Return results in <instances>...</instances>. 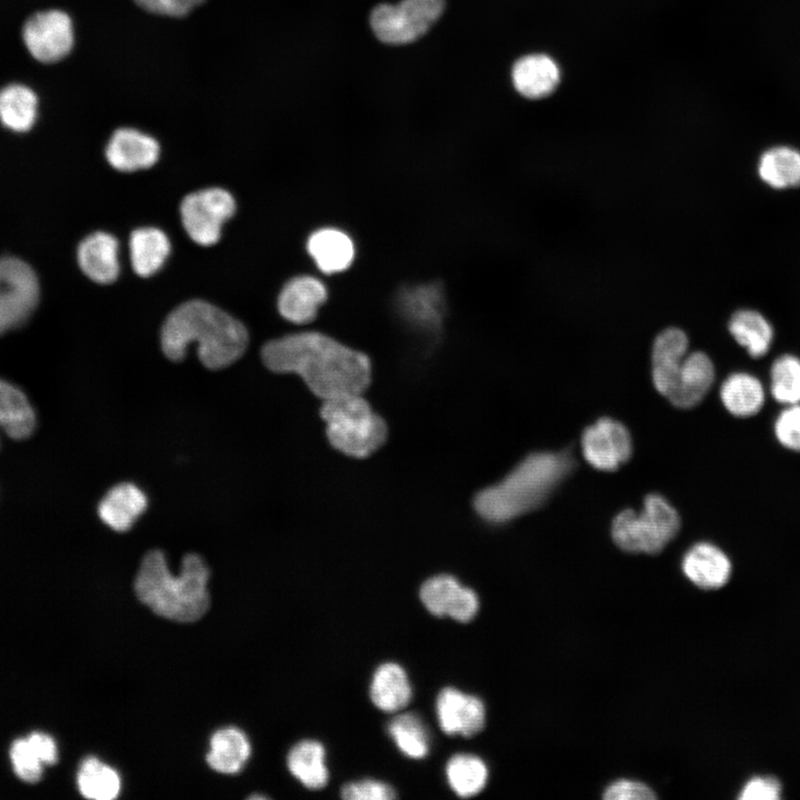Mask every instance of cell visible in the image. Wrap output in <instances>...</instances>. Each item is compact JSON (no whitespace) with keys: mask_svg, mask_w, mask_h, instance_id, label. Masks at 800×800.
I'll return each instance as SVG.
<instances>
[{"mask_svg":"<svg viewBox=\"0 0 800 800\" xmlns=\"http://www.w3.org/2000/svg\"><path fill=\"white\" fill-rule=\"evenodd\" d=\"M234 210L233 197L221 188L190 193L180 206L182 224L189 237L200 246H212L220 239L221 227Z\"/></svg>","mask_w":800,"mask_h":800,"instance_id":"9c48e42d","label":"cell"},{"mask_svg":"<svg viewBox=\"0 0 800 800\" xmlns=\"http://www.w3.org/2000/svg\"><path fill=\"white\" fill-rule=\"evenodd\" d=\"M582 454L593 468L613 471L628 461L632 452L627 428L610 418H601L586 428L581 438Z\"/></svg>","mask_w":800,"mask_h":800,"instance_id":"8fae6325","label":"cell"},{"mask_svg":"<svg viewBox=\"0 0 800 800\" xmlns=\"http://www.w3.org/2000/svg\"><path fill=\"white\" fill-rule=\"evenodd\" d=\"M77 258L82 272L97 283L108 284L118 278V241L110 233L97 231L86 237Z\"/></svg>","mask_w":800,"mask_h":800,"instance_id":"ac0fdd59","label":"cell"},{"mask_svg":"<svg viewBox=\"0 0 800 800\" xmlns=\"http://www.w3.org/2000/svg\"><path fill=\"white\" fill-rule=\"evenodd\" d=\"M40 759L46 764H54L58 760V748L52 737L34 731L27 737Z\"/></svg>","mask_w":800,"mask_h":800,"instance_id":"7bdbcfd3","label":"cell"},{"mask_svg":"<svg viewBox=\"0 0 800 800\" xmlns=\"http://www.w3.org/2000/svg\"><path fill=\"white\" fill-rule=\"evenodd\" d=\"M204 0H134L143 10L167 17H183Z\"/></svg>","mask_w":800,"mask_h":800,"instance_id":"b9f144b4","label":"cell"},{"mask_svg":"<svg viewBox=\"0 0 800 800\" xmlns=\"http://www.w3.org/2000/svg\"><path fill=\"white\" fill-rule=\"evenodd\" d=\"M307 250L317 267L328 274L346 270L354 259L351 238L334 228L314 231L308 239Z\"/></svg>","mask_w":800,"mask_h":800,"instance_id":"7402d4cb","label":"cell"},{"mask_svg":"<svg viewBox=\"0 0 800 800\" xmlns=\"http://www.w3.org/2000/svg\"><path fill=\"white\" fill-rule=\"evenodd\" d=\"M210 570L197 553L182 559L181 572L173 576L161 550L143 557L134 580L139 600L154 613L178 622L200 619L210 606Z\"/></svg>","mask_w":800,"mask_h":800,"instance_id":"3957f363","label":"cell"},{"mask_svg":"<svg viewBox=\"0 0 800 800\" xmlns=\"http://www.w3.org/2000/svg\"><path fill=\"white\" fill-rule=\"evenodd\" d=\"M436 709L439 724L447 734L471 737L484 727L483 702L454 688L448 687L439 692Z\"/></svg>","mask_w":800,"mask_h":800,"instance_id":"4fadbf2b","label":"cell"},{"mask_svg":"<svg viewBox=\"0 0 800 800\" xmlns=\"http://www.w3.org/2000/svg\"><path fill=\"white\" fill-rule=\"evenodd\" d=\"M444 0H401L380 4L370 16L376 37L389 44H404L423 36L441 16Z\"/></svg>","mask_w":800,"mask_h":800,"instance_id":"52a82bcc","label":"cell"},{"mask_svg":"<svg viewBox=\"0 0 800 800\" xmlns=\"http://www.w3.org/2000/svg\"><path fill=\"white\" fill-rule=\"evenodd\" d=\"M327 297V288L319 279L299 276L292 278L282 288L278 298V309L286 320L303 324L314 319Z\"/></svg>","mask_w":800,"mask_h":800,"instance_id":"9a60e30c","label":"cell"},{"mask_svg":"<svg viewBox=\"0 0 800 800\" xmlns=\"http://www.w3.org/2000/svg\"><path fill=\"white\" fill-rule=\"evenodd\" d=\"M758 172L772 188L797 187L800 184V152L789 147L769 149L759 160Z\"/></svg>","mask_w":800,"mask_h":800,"instance_id":"4dcf8cb0","label":"cell"},{"mask_svg":"<svg viewBox=\"0 0 800 800\" xmlns=\"http://www.w3.org/2000/svg\"><path fill=\"white\" fill-rule=\"evenodd\" d=\"M720 398L731 414L748 418L762 409L766 393L757 377L748 372H734L723 381Z\"/></svg>","mask_w":800,"mask_h":800,"instance_id":"cb8c5ba5","label":"cell"},{"mask_svg":"<svg viewBox=\"0 0 800 800\" xmlns=\"http://www.w3.org/2000/svg\"><path fill=\"white\" fill-rule=\"evenodd\" d=\"M687 348V336L677 328L663 330L654 340L652 380L658 392L667 398L674 387Z\"/></svg>","mask_w":800,"mask_h":800,"instance_id":"2e32d148","label":"cell"},{"mask_svg":"<svg viewBox=\"0 0 800 800\" xmlns=\"http://www.w3.org/2000/svg\"><path fill=\"white\" fill-rule=\"evenodd\" d=\"M447 779L452 790L468 798L479 793L488 780V768L477 756L459 753L450 758L446 767Z\"/></svg>","mask_w":800,"mask_h":800,"instance_id":"d6a6232c","label":"cell"},{"mask_svg":"<svg viewBox=\"0 0 800 800\" xmlns=\"http://www.w3.org/2000/svg\"><path fill=\"white\" fill-rule=\"evenodd\" d=\"M36 427V413L24 393L0 379V428L16 440L28 438Z\"/></svg>","mask_w":800,"mask_h":800,"instance_id":"484cf974","label":"cell"},{"mask_svg":"<svg viewBox=\"0 0 800 800\" xmlns=\"http://www.w3.org/2000/svg\"><path fill=\"white\" fill-rule=\"evenodd\" d=\"M773 430L782 447L800 452V403L787 406L778 414Z\"/></svg>","mask_w":800,"mask_h":800,"instance_id":"74e56055","label":"cell"},{"mask_svg":"<svg viewBox=\"0 0 800 800\" xmlns=\"http://www.w3.org/2000/svg\"><path fill=\"white\" fill-rule=\"evenodd\" d=\"M729 331L734 340L753 358L764 356L773 340L768 320L754 310L737 311L730 319Z\"/></svg>","mask_w":800,"mask_h":800,"instance_id":"f546056e","label":"cell"},{"mask_svg":"<svg viewBox=\"0 0 800 800\" xmlns=\"http://www.w3.org/2000/svg\"><path fill=\"white\" fill-rule=\"evenodd\" d=\"M261 358L273 372L300 376L322 400L362 393L371 380V362L364 353L321 332L271 340L262 347Z\"/></svg>","mask_w":800,"mask_h":800,"instance_id":"6da1fadb","label":"cell"},{"mask_svg":"<svg viewBox=\"0 0 800 800\" xmlns=\"http://www.w3.org/2000/svg\"><path fill=\"white\" fill-rule=\"evenodd\" d=\"M130 258L132 268L140 277L156 273L170 253V241L156 228H140L131 233Z\"/></svg>","mask_w":800,"mask_h":800,"instance_id":"83f0119b","label":"cell"},{"mask_svg":"<svg viewBox=\"0 0 800 800\" xmlns=\"http://www.w3.org/2000/svg\"><path fill=\"white\" fill-rule=\"evenodd\" d=\"M401 303L409 320L420 327L433 328L441 319V294L434 286L408 290Z\"/></svg>","mask_w":800,"mask_h":800,"instance_id":"d590c367","label":"cell"},{"mask_svg":"<svg viewBox=\"0 0 800 800\" xmlns=\"http://www.w3.org/2000/svg\"><path fill=\"white\" fill-rule=\"evenodd\" d=\"M39 296L33 269L17 257H0V334L26 323L38 306Z\"/></svg>","mask_w":800,"mask_h":800,"instance_id":"ba28073f","label":"cell"},{"mask_svg":"<svg viewBox=\"0 0 800 800\" xmlns=\"http://www.w3.org/2000/svg\"><path fill=\"white\" fill-rule=\"evenodd\" d=\"M770 392L781 404L800 403V358L783 354L774 360L770 369Z\"/></svg>","mask_w":800,"mask_h":800,"instance_id":"e575fe53","label":"cell"},{"mask_svg":"<svg viewBox=\"0 0 800 800\" xmlns=\"http://www.w3.org/2000/svg\"><path fill=\"white\" fill-rule=\"evenodd\" d=\"M781 797V784L772 777H753L748 780L739 799L742 800H778Z\"/></svg>","mask_w":800,"mask_h":800,"instance_id":"60d3db41","label":"cell"},{"mask_svg":"<svg viewBox=\"0 0 800 800\" xmlns=\"http://www.w3.org/2000/svg\"><path fill=\"white\" fill-rule=\"evenodd\" d=\"M248 340V331L239 320L202 300L177 307L161 329V349L168 359L182 360L189 344L196 342L201 363L211 370L237 361Z\"/></svg>","mask_w":800,"mask_h":800,"instance_id":"7a4b0ae2","label":"cell"},{"mask_svg":"<svg viewBox=\"0 0 800 800\" xmlns=\"http://www.w3.org/2000/svg\"><path fill=\"white\" fill-rule=\"evenodd\" d=\"M680 528L676 509L661 496L649 494L640 512L627 509L612 522L616 544L628 552H660Z\"/></svg>","mask_w":800,"mask_h":800,"instance_id":"8992f818","label":"cell"},{"mask_svg":"<svg viewBox=\"0 0 800 800\" xmlns=\"http://www.w3.org/2000/svg\"><path fill=\"white\" fill-rule=\"evenodd\" d=\"M570 452H537L501 481L477 493L473 507L487 522L503 523L539 506L573 468Z\"/></svg>","mask_w":800,"mask_h":800,"instance_id":"277c9868","label":"cell"},{"mask_svg":"<svg viewBox=\"0 0 800 800\" xmlns=\"http://www.w3.org/2000/svg\"><path fill=\"white\" fill-rule=\"evenodd\" d=\"M320 414L330 444L347 456L366 458L387 438L384 420L372 410L362 393L323 400Z\"/></svg>","mask_w":800,"mask_h":800,"instance_id":"5b68a950","label":"cell"},{"mask_svg":"<svg viewBox=\"0 0 800 800\" xmlns=\"http://www.w3.org/2000/svg\"><path fill=\"white\" fill-rule=\"evenodd\" d=\"M713 381L714 367L711 359L703 352H693L686 356L668 399L678 408H691L704 398Z\"/></svg>","mask_w":800,"mask_h":800,"instance_id":"d6986e66","label":"cell"},{"mask_svg":"<svg viewBox=\"0 0 800 800\" xmlns=\"http://www.w3.org/2000/svg\"><path fill=\"white\" fill-rule=\"evenodd\" d=\"M411 696V686L401 666L388 662L378 667L370 684V698L377 708L398 711L409 703Z\"/></svg>","mask_w":800,"mask_h":800,"instance_id":"d4e9b609","label":"cell"},{"mask_svg":"<svg viewBox=\"0 0 800 800\" xmlns=\"http://www.w3.org/2000/svg\"><path fill=\"white\" fill-rule=\"evenodd\" d=\"M21 38L34 60L42 63L58 62L73 48L72 19L59 9L37 11L24 21Z\"/></svg>","mask_w":800,"mask_h":800,"instance_id":"30bf717a","label":"cell"},{"mask_svg":"<svg viewBox=\"0 0 800 800\" xmlns=\"http://www.w3.org/2000/svg\"><path fill=\"white\" fill-rule=\"evenodd\" d=\"M323 746L313 740H303L294 744L288 753L290 772L309 789L323 788L328 782V769L324 762Z\"/></svg>","mask_w":800,"mask_h":800,"instance_id":"f1b7e54d","label":"cell"},{"mask_svg":"<svg viewBox=\"0 0 800 800\" xmlns=\"http://www.w3.org/2000/svg\"><path fill=\"white\" fill-rule=\"evenodd\" d=\"M516 90L529 99L549 96L558 86L560 71L557 63L544 54H530L519 59L511 72Z\"/></svg>","mask_w":800,"mask_h":800,"instance_id":"44dd1931","label":"cell"},{"mask_svg":"<svg viewBox=\"0 0 800 800\" xmlns=\"http://www.w3.org/2000/svg\"><path fill=\"white\" fill-rule=\"evenodd\" d=\"M420 599L432 614L447 616L459 622L470 621L479 609L476 592L449 574H438L426 580L420 588Z\"/></svg>","mask_w":800,"mask_h":800,"instance_id":"7c38bea8","label":"cell"},{"mask_svg":"<svg viewBox=\"0 0 800 800\" xmlns=\"http://www.w3.org/2000/svg\"><path fill=\"white\" fill-rule=\"evenodd\" d=\"M250 756V743L242 731L228 727L219 729L210 739L207 754L209 766L221 773L239 772Z\"/></svg>","mask_w":800,"mask_h":800,"instance_id":"4316f807","label":"cell"},{"mask_svg":"<svg viewBox=\"0 0 800 800\" xmlns=\"http://www.w3.org/2000/svg\"><path fill=\"white\" fill-rule=\"evenodd\" d=\"M10 759L16 774L23 781L34 783L40 780L43 762L26 738L16 739L10 747Z\"/></svg>","mask_w":800,"mask_h":800,"instance_id":"8d00e7d4","label":"cell"},{"mask_svg":"<svg viewBox=\"0 0 800 800\" xmlns=\"http://www.w3.org/2000/svg\"><path fill=\"white\" fill-rule=\"evenodd\" d=\"M148 499L144 492L131 482L112 487L98 507L100 519L112 530L124 532L144 512Z\"/></svg>","mask_w":800,"mask_h":800,"instance_id":"ffe728a7","label":"cell"},{"mask_svg":"<svg viewBox=\"0 0 800 800\" xmlns=\"http://www.w3.org/2000/svg\"><path fill=\"white\" fill-rule=\"evenodd\" d=\"M388 731L399 750L409 758L421 759L429 751V733L416 713H401L388 724Z\"/></svg>","mask_w":800,"mask_h":800,"instance_id":"836d02e7","label":"cell"},{"mask_svg":"<svg viewBox=\"0 0 800 800\" xmlns=\"http://www.w3.org/2000/svg\"><path fill=\"white\" fill-rule=\"evenodd\" d=\"M341 797L347 800H390L396 798V792L388 783L364 779L346 783Z\"/></svg>","mask_w":800,"mask_h":800,"instance_id":"f35d334b","label":"cell"},{"mask_svg":"<svg viewBox=\"0 0 800 800\" xmlns=\"http://www.w3.org/2000/svg\"><path fill=\"white\" fill-rule=\"evenodd\" d=\"M682 570L686 577L702 589L723 587L731 574L728 556L717 546L699 542L692 546L683 557Z\"/></svg>","mask_w":800,"mask_h":800,"instance_id":"e0dca14e","label":"cell"},{"mask_svg":"<svg viewBox=\"0 0 800 800\" xmlns=\"http://www.w3.org/2000/svg\"><path fill=\"white\" fill-rule=\"evenodd\" d=\"M159 152L157 140L132 128L116 130L106 148L109 163L124 172L150 168L157 162Z\"/></svg>","mask_w":800,"mask_h":800,"instance_id":"5bb4252c","label":"cell"},{"mask_svg":"<svg viewBox=\"0 0 800 800\" xmlns=\"http://www.w3.org/2000/svg\"><path fill=\"white\" fill-rule=\"evenodd\" d=\"M39 100L27 84L9 83L0 89V122L13 132H27L36 123Z\"/></svg>","mask_w":800,"mask_h":800,"instance_id":"603a6c76","label":"cell"},{"mask_svg":"<svg viewBox=\"0 0 800 800\" xmlns=\"http://www.w3.org/2000/svg\"><path fill=\"white\" fill-rule=\"evenodd\" d=\"M77 783L81 794L93 800L114 799L121 784L117 771L96 757H88L81 762Z\"/></svg>","mask_w":800,"mask_h":800,"instance_id":"1f68e13d","label":"cell"},{"mask_svg":"<svg viewBox=\"0 0 800 800\" xmlns=\"http://www.w3.org/2000/svg\"><path fill=\"white\" fill-rule=\"evenodd\" d=\"M607 800H652L653 791L642 782L621 779L612 782L604 791Z\"/></svg>","mask_w":800,"mask_h":800,"instance_id":"ab89813d","label":"cell"}]
</instances>
